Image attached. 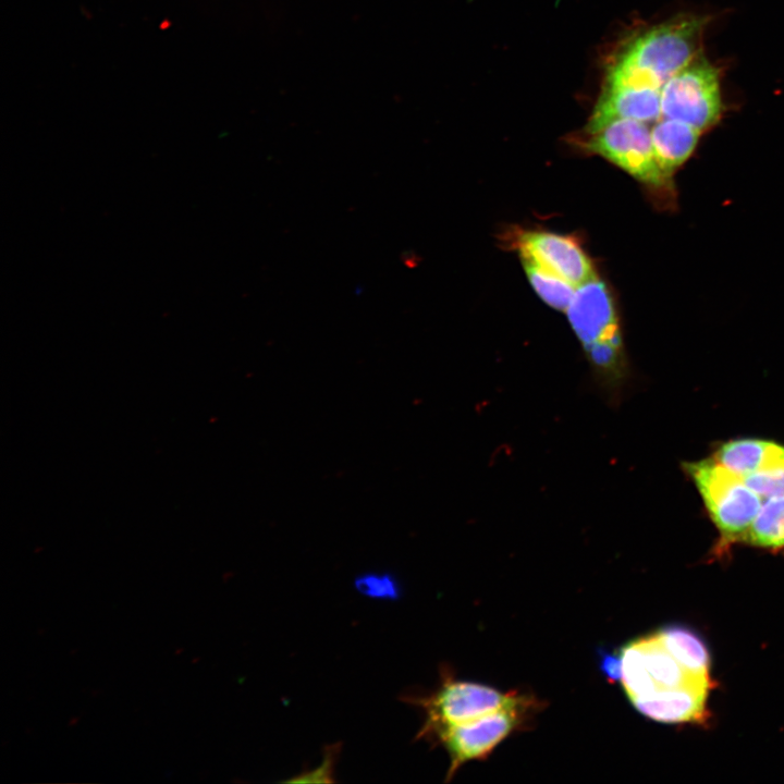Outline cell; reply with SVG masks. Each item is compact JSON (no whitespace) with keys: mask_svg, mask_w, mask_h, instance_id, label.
<instances>
[{"mask_svg":"<svg viewBox=\"0 0 784 784\" xmlns=\"http://www.w3.org/2000/svg\"><path fill=\"white\" fill-rule=\"evenodd\" d=\"M705 16L685 15L639 32L610 57L602 86L660 88L700 52Z\"/></svg>","mask_w":784,"mask_h":784,"instance_id":"6da1fadb","label":"cell"},{"mask_svg":"<svg viewBox=\"0 0 784 784\" xmlns=\"http://www.w3.org/2000/svg\"><path fill=\"white\" fill-rule=\"evenodd\" d=\"M682 466L694 482L720 534L719 550L743 541L762 505V498L743 477L724 467L714 457L685 462Z\"/></svg>","mask_w":784,"mask_h":784,"instance_id":"7a4b0ae2","label":"cell"},{"mask_svg":"<svg viewBox=\"0 0 784 784\" xmlns=\"http://www.w3.org/2000/svg\"><path fill=\"white\" fill-rule=\"evenodd\" d=\"M525 695L502 693L491 686L460 681L442 671L440 686L429 695L407 696V702L419 706L426 715L417 738L430 739L438 731L461 724L512 706Z\"/></svg>","mask_w":784,"mask_h":784,"instance_id":"3957f363","label":"cell"},{"mask_svg":"<svg viewBox=\"0 0 784 784\" xmlns=\"http://www.w3.org/2000/svg\"><path fill=\"white\" fill-rule=\"evenodd\" d=\"M540 702L525 695L518 702L478 719L438 731L429 740L444 747L450 757L446 781L466 762L482 760L515 731L523 728Z\"/></svg>","mask_w":784,"mask_h":784,"instance_id":"277c9868","label":"cell"},{"mask_svg":"<svg viewBox=\"0 0 784 784\" xmlns=\"http://www.w3.org/2000/svg\"><path fill=\"white\" fill-rule=\"evenodd\" d=\"M621 682L630 699L658 691L711 687L710 676L687 670L662 644L657 633L621 648Z\"/></svg>","mask_w":784,"mask_h":784,"instance_id":"5b68a950","label":"cell"},{"mask_svg":"<svg viewBox=\"0 0 784 784\" xmlns=\"http://www.w3.org/2000/svg\"><path fill=\"white\" fill-rule=\"evenodd\" d=\"M660 105L662 119L681 121L699 131L711 127L722 113L718 71L699 53L663 84Z\"/></svg>","mask_w":784,"mask_h":784,"instance_id":"8992f818","label":"cell"},{"mask_svg":"<svg viewBox=\"0 0 784 784\" xmlns=\"http://www.w3.org/2000/svg\"><path fill=\"white\" fill-rule=\"evenodd\" d=\"M583 147L647 185L661 187L669 182L654 158L651 134L646 123L635 120L614 121L589 135Z\"/></svg>","mask_w":784,"mask_h":784,"instance_id":"52a82bcc","label":"cell"},{"mask_svg":"<svg viewBox=\"0 0 784 784\" xmlns=\"http://www.w3.org/2000/svg\"><path fill=\"white\" fill-rule=\"evenodd\" d=\"M514 244L519 253L528 255L576 287L597 277L591 259L573 236L547 231H520L515 234Z\"/></svg>","mask_w":784,"mask_h":784,"instance_id":"ba28073f","label":"cell"},{"mask_svg":"<svg viewBox=\"0 0 784 784\" xmlns=\"http://www.w3.org/2000/svg\"><path fill=\"white\" fill-rule=\"evenodd\" d=\"M708 688L658 691L630 699L642 715L661 723H702L708 716Z\"/></svg>","mask_w":784,"mask_h":784,"instance_id":"9c48e42d","label":"cell"},{"mask_svg":"<svg viewBox=\"0 0 784 784\" xmlns=\"http://www.w3.org/2000/svg\"><path fill=\"white\" fill-rule=\"evenodd\" d=\"M713 457L740 477L784 464V445L771 440L738 438L722 443Z\"/></svg>","mask_w":784,"mask_h":784,"instance_id":"30bf717a","label":"cell"},{"mask_svg":"<svg viewBox=\"0 0 784 784\" xmlns=\"http://www.w3.org/2000/svg\"><path fill=\"white\" fill-rule=\"evenodd\" d=\"M701 131L676 120H659L650 131L654 158L663 174L672 173L693 154Z\"/></svg>","mask_w":784,"mask_h":784,"instance_id":"8fae6325","label":"cell"},{"mask_svg":"<svg viewBox=\"0 0 784 784\" xmlns=\"http://www.w3.org/2000/svg\"><path fill=\"white\" fill-rule=\"evenodd\" d=\"M666 649L690 672L709 676L710 654L706 644L686 627L667 626L657 632Z\"/></svg>","mask_w":784,"mask_h":784,"instance_id":"7c38bea8","label":"cell"},{"mask_svg":"<svg viewBox=\"0 0 784 784\" xmlns=\"http://www.w3.org/2000/svg\"><path fill=\"white\" fill-rule=\"evenodd\" d=\"M743 541L763 549H784V495L762 502Z\"/></svg>","mask_w":784,"mask_h":784,"instance_id":"4fadbf2b","label":"cell"},{"mask_svg":"<svg viewBox=\"0 0 784 784\" xmlns=\"http://www.w3.org/2000/svg\"><path fill=\"white\" fill-rule=\"evenodd\" d=\"M529 282L538 295L551 307L566 311L576 286L546 269L531 257L519 253Z\"/></svg>","mask_w":784,"mask_h":784,"instance_id":"5bb4252c","label":"cell"},{"mask_svg":"<svg viewBox=\"0 0 784 784\" xmlns=\"http://www.w3.org/2000/svg\"><path fill=\"white\" fill-rule=\"evenodd\" d=\"M743 478L762 499L784 495V464L754 473Z\"/></svg>","mask_w":784,"mask_h":784,"instance_id":"9a60e30c","label":"cell"},{"mask_svg":"<svg viewBox=\"0 0 784 784\" xmlns=\"http://www.w3.org/2000/svg\"><path fill=\"white\" fill-rule=\"evenodd\" d=\"M357 589L373 598H396L400 587L396 580L388 574H366L356 579Z\"/></svg>","mask_w":784,"mask_h":784,"instance_id":"2e32d148","label":"cell"},{"mask_svg":"<svg viewBox=\"0 0 784 784\" xmlns=\"http://www.w3.org/2000/svg\"><path fill=\"white\" fill-rule=\"evenodd\" d=\"M600 669L605 677L611 682L621 681L622 676V659L621 652H601Z\"/></svg>","mask_w":784,"mask_h":784,"instance_id":"e0dca14e","label":"cell"}]
</instances>
